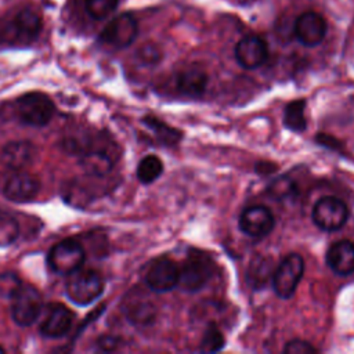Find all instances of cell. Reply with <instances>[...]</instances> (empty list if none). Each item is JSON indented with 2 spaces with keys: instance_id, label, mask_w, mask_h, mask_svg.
I'll return each mask as SVG.
<instances>
[{
  "instance_id": "6da1fadb",
  "label": "cell",
  "mask_w": 354,
  "mask_h": 354,
  "mask_svg": "<svg viewBox=\"0 0 354 354\" xmlns=\"http://www.w3.org/2000/svg\"><path fill=\"white\" fill-rule=\"evenodd\" d=\"M216 266L213 259L198 249H191L178 267V286L189 293L203 289L214 274Z\"/></svg>"
},
{
  "instance_id": "7a4b0ae2",
  "label": "cell",
  "mask_w": 354,
  "mask_h": 354,
  "mask_svg": "<svg viewBox=\"0 0 354 354\" xmlns=\"http://www.w3.org/2000/svg\"><path fill=\"white\" fill-rule=\"evenodd\" d=\"M18 119L28 126L40 127L47 124L54 116V104L43 93L33 91L21 95L15 102Z\"/></svg>"
},
{
  "instance_id": "3957f363",
  "label": "cell",
  "mask_w": 354,
  "mask_h": 354,
  "mask_svg": "<svg viewBox=\"0 0 354 354\" xmlns=\"http://www.w3.org/2000/svg\"><path fill=\"white\" fill-rule=\"evenodd\" d=\"M104 290V281L101 275L94 270H76L69 274L66 282L68 297L80 306L93 303L101 296Z\"/></svg>"
},
{
  "instance_id": "277c9868",
  "label": "cell",
  "mask_w": 354,
  "mask_h": 354,
  "mask_svg": "<svg viewBox=\"0 0 354 354\" xmlns=\"http://www.w3.org/2000/svg\"><path fill=\"white\" fill-rule=\"evenodd\" d=\"M84 249L80 242L73 238L64 239L48 252V266L61 275H69L79 270L84 263Z\"/></svg>"
},
{
  "instance_id": "5b68a950",
  "label": "cell",
  "mask_w": 354,
  "mask_h": 354,
  "mask_svg": "<svg viewBox=\"0 0 354 354\" xmlns=\"http://www.w3.org/2000/svg\"><path fill=\"white\" fill-rule=\"evenodd\" d=\"M304 272V261L300 254H288L272 274V288L278 297L289 299L295 295Z\"/></svg>"
},
{
  "instance_id": "8992f818",
  "label": "cell",
  "mask_w": 354,
  "mask_h": 354,
  "mask_svg": "<svg viewBox=\"0 0 354 354\" xmlns=\"http://www.w3.org/2000/svg\"><path fill=\"white\" fill-rule=\"evenodd\" d=\"M311 217L319 230L326 232L337 231L347 221L348 207L336 196H322L315 202Z\"/></svg>"
},
{
  "instance_id": "52a82bcc",
  "label": "cell",
  "mask_w": 354,
  "mask_h": 354,
  "mask_svg": "<svg viewBox=\"0 0 354 354\" xmlns=\"http://www.w3.org/2000/svg\"><path fill=\"white\" fill-rule=\"evenodd\" d=\"M11 300V317L21 326L32 325L41 314V295L36 288L30 285H21Z\"/></svg>"
},
{
  "instance_id": "ba28073f",
  "label": "cell",
  "mask_w": 354,
  "mask_h": 354,
  "mask_svg": "<svg viewBox=\"0 0 354 354\" xmlns=\"http://www.w3.org/2000/svg\"><path fill=\"white\" fill-rule=\"evenodd\" d=\"M113 145L104 144L101 140L95 142L93 137H90L87 147L80 153V165L91 176H105L108 174L115 163L116 153L113 152Z\"/></svg>"
},
{
  "instance_id": "9c48e42d",
  "label": "cell",
  "mask_w": 354,
  "mask_h": 354,
  "mask_svg": "<svg viewBox=\"0 0 354 354\" xmlns=\"http://www.w3.org/2000/svg\"><path fill=\"white\" fill-rule=\"evenodd\" d=\"M239 230L252 238L267 236L275 225L272 212L264 205H252L242 210L239 216Z\"/></svg>"
},
{
  "instance_id": "30bf717a",
  "label": "cell",
  "mask_w": 354,
  "mask_h": 354,
  "mask_svg": "<svg viewBox=\"0 0 354 354\" xmlns=\"http://www.w3.org/2000/svg\"><path fill=\"white\" fill-rule=\"evenodd\" d=\"M145 283L158 293L174 289L178 283V266L169 257L153 260L145 272Z\"/></svg>"
},
{
  "instance_id": "8fae6325",
  "label": "cell",
  "mask_w": 354,
  "mask_h": 354,
  "mask_svg": "<svg viewBox=\"0 0 354 354\" xmlns=\"http://www.w3.org/2000/svg\"><path fill=\"white\" fill-rule=\"evenodd\" d=\"M137 21L130 14L115 17L102 30L101 40L115 48L129 47L137 37Z\"/></svg>"
},
{
  "instance_id": "7c38bea8",
  "label": "cell",
  "mask_w": 354,
  "mask_h": 354,
  "mask_svg": "<svg viewBox=\"0 0 354 354\" xmlns=\"http://www.w3.org/2000/svg\"><path fill=\"white\" fill-rule=\"evenodd\" d=\"M326 35V22L315 11H307L297 17L295 22V36L306 47L318 46Z\"/></svg>"
},
{
  "instance_id": "4fadbf2b",
  "label": "cell",
  "mask_w": 354,
  "mask_h": 354,
  "mask_svg": "<svg viewBox=\"0 0 354 354\" xmlns=\"http://www.w3.org/2000/svg\"><path fill=\"white\" fill-rule=\"evenodd\" d=\"M268 57V47L264 39L256 35L242 37L235 46V59L243 69L261 66Z\"/></svg>"
},
{
  "instance_id": "5bb4252c",
  "label": "cell",
  "mask_w": 354,
  "mask_h": 354,
  "mask_svg": "<svg viewBox=\"0 0 354 354\" xmlns=\"http://www.w3.org/2000/svg\"><path fill=\"white\" fill-rule=\"evenodd\" d=\"M39 189L37 177L22 170H15L3 184V195L14 202H28L37 195Z\"/></svg>"
},
{
  "instance_id": "9a60e30c",
  "label": "cell",
  "mask_w": 354,
  "mask_h": 354,
  "mask_svg": "<svg viewBox=\"0 0 354 354\" xmlns=\"http://www.w3.org/2000/svg\"><path fill=\"white\" fill-rule=\"evenodd\" d=\"M72 322V311L61 303H53L47 307L44 318L40 324V330L47 337H61L69 332Z\"/></svg>"
},
{
  "instance_id": "2e32d148",
  "label": "cell",
  "mask_w": 354,
  "mask_h": 354,
  "mask_svg": "<svg viewBox=\"0 0 354 354\" xmlns=\"http://www.w3.org/2000/svg\"><path fill=\"white\" fill-rule=\"evenodd\" d=\"M328 267L337 275H350L354 272V243L340 239L332 243L325 256Z\"/></svg>"
},
{
  "instance_id": "e0dca14e",
  "label": "cell",
  "mask_w": 354,
  "mask_h": 354,
  "mask_svg": "<svg viewBox=\"0 0 354 354\" xmlns=\"http://www.w3.org/2000/svg\"><path fill=\"white\" fill-rule=\"evenodd\" d=\"M35 147L29 141L8 142L0 155V160L11 170H22L32 163L35 158Z\"/></svg>"
},
{
  "instance_id": "ac0fdd59",
  "label": "cell",
  "mask_w": 354,
  "mask_h": 354,
  "mask_svg": "<svg viewBox=\"0 0 354 354\" xmlns=\"http://www.w3.org/2000/svg\"><path fill=\"white\" fill-rule=\"evenodd\" d=\"M177 88L188 97H199L207 86V75L199 66H188L177 76Z\"/></svg>"
},
{
  "instance_id": "d6986e66",
  "label": "cell",
  "mask_w": 354,
  "mask_h": 354,
  "mask_svg": "<svg viewBox=\"0 0 354 354\" xmlns=\"http://www.w3.org/2000/svg\"><path fill=\"white\" fill-rule=\"evenodd\" d=\"M123 310L130 322L141 326L151 324L156 314L153 303L147 297L137 296V295H133L131 297H126Z\"/></svg>"
},
{
  "instance_id": "ffe728a7",
  "label": "cell",
  "mask_w": 354,
  "mask_h": 354,
  "mask_svg": "<svg viewBox=\"0 0 354 354\" xmlns=\"http://www.w3.org/2000/svg\"><path fill=\"white\" fill-rule=\"evenodd\" d=\"M41 29L40 17L32 10H22L17 14L14 19V30L18 39L32 40L35 39Z\"/></svg>"
},
{
  "instance_id": "44dd1931",
  "label": "cell",
  "mask_w": 354,
  "mask_h": 354,
  "mask_svg": "<svg viewBox=\"0 0 354 354\" xmlns=\"http://www.w3.org/2000/svg\"><path fill=\"white\" fill-rule=\"evenodd\" d=\"M272 259L267 256H256L248 268V282L254 289H260L272 279Z\"/></svg>"
},
{
  "instance_id": "7402d4cb",
  "label": "cell",
  "mask_w": 354,
  "mask_h": 354,
  "mask_svg": "<svg viewBox=\"0 0 354 354\" xmlns=\"http://www.w3.org/2000/svg\"><path fill=\"white\" fill-rule=\"evenodd\" d=\"M304 109H306V101H303V100H296V101L289 102L283 111L285 127L292 131H296V133L304 131L307 129Z\"/></svg>"
},
{
  "instance_id": "603a6c76",
  "label": "cell",
  "mask_w": 354,
  "mask_h": 354,
  "mask_svg": "<svg viewBox=\"0 0 354 354\" xmlns=\"http://www.w3.org/2000/svg\"><path fill=\"white\" fill-rule=\"evenodd\" d=\"M163 173V163L155 155H148L142 158L137 166V178L142 184H151L159 178Z\"/></svg>"
},
{
  "instance_id": "cb8c5ba5",
  "label": "cell",
  "mask_w": 354,
  "mask_h": 354,
  "mask_svg": "<svg viewBox=\"0 0 354 354\" xmlns=\"http://www.w3.org/2000/svg\"><path fill=\"white\" fill-rule=\"evenodd\" d=\"M144 124L151 129L153 131V134L158 137V140L160 142H163L165 145H173L176 142H178V140L181 138L180 131L174 130L173 127L167 126L166 123H163L162 120L153 118V116H145L142 119Z\"/></svg>"
},
{
  "instance_id": "d4e9b609",
  "label": "cell",
  "mask_w": 354,
  "mask_h": 354,
  "mask_svg": "<svg viewBox=\"0 0 354 354\" xmlns=\"http://www.w3.org/2000/svg\"><path fill=\"white\" fill-rule=\"evenodd\" d=\"M19 235V225L17 220L6 213L0 212V246L11 245Z\"/></svg>"
},
{
  "instance_id": "484cf974",
  "label": "cell",
  "mask_w": 354,
  "mask_h": 354,
  "mask_svg": "<svg viewBox=\"0 0 354 354\" xmlns=\"http://www.w3.org/2000/svg\"><path fill=\"white\" fill-rule=\"evenodd\" d=\"M224 336L214 324H209L201 340V351L214 353L224 347Z\"/></svg>"
},
{
  "instance_id": "4316f807",
  "label": "cell",
  "mask_w": 354,
  "mask_h": 354,
  "mask_svg": "<svg viewBox=\"0 0 354 354\" xmlns=\"http://www.w3.org/2000/svg\"><path fill=\"white\" fill-rule=\"evenodd\" d=\"M119 0H86V11L94 19H104L118 7Z\"/></svg>"
},
{
  "instance_id": "83f0119b",
  "label": "cell",
  "mask_w": 354,
  "mask_h": 354,
  "mask_svg": "<svg viewBox=\"0 0 354 354\" xmlns=\"http://www.w3.org/2000/svg\"><path fill=\"white\" fill-rule=\"evenodd\" d=\"M268 192L277 199V201H283L289 196H292L296 192V185L295 183L288 178V177H279L275 178L270 185H268Z\"/></svg>"
},
{
  "instance_id": "f1b7e54d",
  "label": "cell",
  "mask_w": 354,
  "mask_h": 354,
  "mask_svg": "<svg viewBox=\"0 0 354 354\" xmlns=\"http://www.w3.org/2000/svg\"><path fill=\"white\" fill-rule=\"evenodd\" d=\"M21 279L11 272L0 274V297H12L14 293L21 288Z\"/></svg>"
},
{
  "instance_id": "f546056e",
  "label": "cell",
  "mask_w": 354,
  "mask_h": 354,
  "mask_svg": "<svg viewBox=\"0 0 354 354\" xmlns=\"http://www.w3.org/2000/svg\"><path fill=\"white\" fill-rule=\"evenodd\" d=\"M318 350L308 342L301 340V339H293L288 342L283 347V353L286 354H310V353H317Z\"/></svg>"
},
{
  "instance_id": "4dcf8cb0",
  "label": "cell",
  "mask_w": 354,
  "mask_h": 354,
  "mask_svg": "<svg viewBox=\"0 0 354 354\" xmlns=\"http://www.w3.org/2000/svg\"><path fill=\"white\" fill-rule=\"evenodd\" d=\"M138 58L144 64H156L160 59V50L155 44L148 43L138 50Z\"/></svg>"
},
{
  "instance_id": "1f68e13d",
  "label": "cell",
  "mask_w": 354,
  "mask_h": 354,
  "mask_svg": "<svg viewBox=\"0 0 354 354\" xmlns=\"http://www.w3.org/2000/svg\"><path fill=\"white\" fill-rule=\"evenodd\" d=\"M98 346L104 350H113L118 346V339L113 336H102L98 340Z\"/></svg>"
},
{
  "instance_id": "d6a6232c",
  "label": "cell",
  "mask_w": 354,
  "mask_h": 354,
  "mask_svg": "<svg viewBox=\"0 0 354 354\" xmlns=\"http://www.w3.org/2000/svg\"><path fill=\"white\" fill-rule=\"evenodd\" d=\"M275 169H277V166L272 165V163H270V162H260V163L256 165V171L260 173V174H266V173L270 174V173H272Z\"/></svg>"
},
{
  "instance_id": "836d02e7",
  "label": "cell",
  "mask_w": 354,
  "mask_h": 354,
  "mask_svg": "<svg viewBox=\"0 0 354 354\" xmlns=\"http://www.w3.org/2000/svg\"><path fill=\"white\" fill-rule=\"evenodd\" d=\"M1 353H4V350H3V347H0V354H1Z\"/></svg>"
}]
</instances>
